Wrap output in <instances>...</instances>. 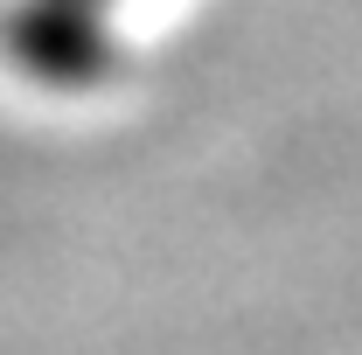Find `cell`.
Here are the masks:
<instances>
[{
    "instance_id": "1",
    "label": "cell",
    "mask_w": 362,
    "mask_h": 355,
    "mask_svg": "<svg viewBox=\"0 0 362 355\" xmlns=\"http://www.w3.org/2000/svg\"><path fill=\"white\" fill-rule=\"evenodd\" d=\"M126 0H7L0 42L35 91H98L119 63Z\"/></svg>"
}]
</instances>
